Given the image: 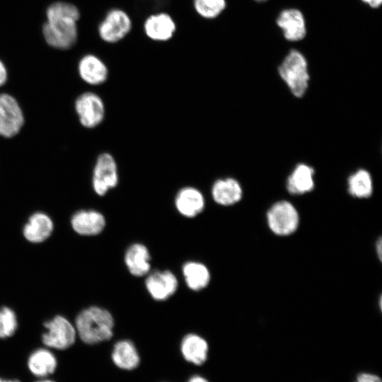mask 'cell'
Here are the masks:
<instances>
[{
  "label": "cell",
  "mask_w": 382,
  "mask_h": 382,
  "mask_svg": "<svg viewBox=\"0 0 382 382\" xmlns=\"http://www.w3.org/2000/svg\"><path fill=\"white\" fill-rule=\"evenodd\" d=\"M114 323L109 311L93 306L78 313L74 325L77 336L83 342L96 345L108 341L112 337Z\"/></svg>",
  "instance_id": "2"
},
{
  "label": "cell",
  "mask_w": 382,
  "mask_h": 382,
  "mask_svg": "<svg viewBox=\"0 0 382 382\" xmlns=\"http://www.w3.org/2000/svg\"><path fill=\"white\" fill-rule=\"evenodd\" d=\"M146 288L156 301H165L177 291L178 282L169 270H157L150 273L145 281Z\"/></svg>",
  "instance_id": "10"
},
{
  "label": "cell",
  "mask_w": 382,
  "mask_h": 382,
  "mask_svg": "<svg viewBox=\"0 0 382 382\" xmlns=\"http://www.w3.org/2000/svg\"><path fill=\"white\" fill-rule=\"evenodd\" d=\"M182 272L187 286L193 291L206 288L210 282V272L201 262L189 261L184 264Z\"/></svg>",
  "instance_id": "23"
},
{
  "label": "cell",
  "mask_w": 382,
  "mask_h": 382,
  "mask_svg": "<svg viewBox=\"0 0 382 382\" xmlns=\"http://www.w3.org/2000/svg\"><path fill=\"white\" fill-rule=\"evenodd\" d=\"M197 13L205 18L217 17L225 8V0H194Z\"/></svg>",
  "instance_id": "26"
},
{
  "label": "cell",
  "mask_w": 382,
  "mask_h": 382,
  "mask_svg": "<svg viewBox=\"0 0 382 382\" xmlns=\"http://www.w3.org/2000/svg\"><path fill=\"white\" fill-rule=\"evenodd\" d=\"M44 327L45 331L42 335V342L50 349L65 350L76 342L75 325L63 316H55L45 322Z\"/></svg>",
  "instance_id": "4"
},
{
  "label": "cell",
  "mask_w": 382,
  "mask_h": 382,
  "mask_svg": "<svg viewBox=\"0 0 382 382\" xmlns=\"http://www.w3.org/2000/svg\"><path fill=\"white\" fill-rule=\"evenodd\" d=\"M78 71L81 79L92 86L103 83L108 76V69L105 64L93 54L85 55L80 59Z\"/></svg>",
  "instance_id": "17"
},
{
  "label": "cell",
  "mask_w": 382,
  "mask_h": 382,
  "mask_svg": "<svg viewBox=\"0 0 382 382\" xmlns=\"http://www.w3.org/2000/svg\"><path fill=\"white\" fill-rule=\"evenodd\" d=\"M25 122L18 100L8 93L0 94V136L11 138L19 133Z\"/></svg>",
  "instance_id": "8"
},
{
  "label": "cell",
  "mask_w": 382,
  "mask_h": 382,
  "mask_svg": "<svg viewBox=\"0 0 382 382\" xmlns=\"http://www.w3.org/2000/svg\"><path fill=\"white\" fill-rule=\"evenodd\" d=\"M111 358L117 367L126 371L136 369L140 363L138 350L129 340H119L114 345Z\"/></svg>",
  "instance_id": "22"
},
{
  "label": "cell",
  "mask_w": 382,
  "mask_h": 382,
  "mask_svg": "<svg viewBox=\"0 0 382 382\" xmlns=\"http://www.w3.org/2000/svg\"><path fill=\"white\" fill-rule=\"evenodd\" d=\"M180 352L185 361L200 366L207 359L209 345L202 336L189 333L185 335L181 341Z\"/></svg>",
  "instance_id": "18"
},
{
  "label": "cell",
  "mask_w": 382,
  "mask_h": 382,
  "mask_svg": "<svg viewBox=\"0 0 382 382\" xmlns=\"http://www.w3.org/2000/svg\"><path fill=\"white\" fill-rule=\"evenodd\" d=\"M92 187L96 195L104 196L119 183L118 167L114 156L108 152L96 158L92 174Z\"/></svg>",
  "instance_id": "6"
},
{
  "label": "cell",
  "mask_w": 382,
  "mask_h": 382,
  "mask_svg": "<svg viewBox=\"0 0 382 382\" xmlns=\"http://www.w3.org/2000/svg\"><path fill=\"white\" fill-rule=\"evenodd\" d=\"M187 382H209L207 378L200 375H194Z\"/></svg>",
  "instance_id": "30"
},
{
  "label": "cell",
  "mask_w": 382,
  "mask_h": 382,
  "mask_svg": "<svg viewBox=\"0 0 382 382\" xmlns=\"http://www.w3.org/2000/svg\"><path fill=\"white\" fill-rule=\"evenodd\" d=\"M349 193L357 198L369 197L373 192L371 175L365 169H359L351 174L347 180Z\"/></svg>",
  "instance_id": "24"
},
{
  "label": "cell",
  "mask_w": 382,
  "mask_h": 382,
  "mask_svg": "<svg viewBox=\"0 0 382 382\" xmlns=\"http://www.w3.org/2000/svg\"><path fill=\"white\" fill-rule=\"evenodd\" d=\"M278 72L294 96L300 98L305 94L310 76L307 60L301 52L290 50L279 66Z\"/></svg>",
  "instance_id": "3"
},
{
  "label": "cell",
  "mask_w": 382,
  "mask_h": 382,
  "mask_svg": "<svg viewBox=\"0 0 382 382\" xmlns=\"http://www.w3.org/2000/svg\"><path fill=\"white\" fill-rule=\"evenodd\" d=\"M354 382H382L381 378L375 374L361 372L357 374Z\"/></svg>",
  "instance_id": "27"
},
{
  "label": "cell",
  "mask_w": 382,
  "mask_h": 382,
  "mask_svg": "<svg viewBox=\"0 0 382 382\" xmlns=\"http://www.w3.org/2000/svg\"><path fill=\"white\" fill-rule=\"evenodd\" d=\"M0 382H21V381L16 378H6L4 377H0Z\"/></svg>",
  "instance_id": "32"
},
{
  "label": "cell",
  "mask_w": 382,
  "mask_h": 382,
  "mask_svg": "<svg viewBox=\"0 0 382 382\" xmlns=\"http://www.w3.org/2000/svg\"><path fill=\"white\" fill-rule=\"evenodd\" d=\"M54 231L51 217L42 212L32 214L23 228L25 240L32 243H40L48 239Z\"/></svg>",
  "instance_id": "13"
},
{
  "label": "cell",
  "mask_w": 382,
  "mask_h": 382,
  "mask_svg": "<svg viewBox=\"0 0 382 382\" xmlns=\"http://www.w3.org/2000/svg\"><path fill=\"white\" fill-rule=\"evenodd\" d=\"M381 244H382V242H381V239L380 238L376 243L377 253L380 260H381Z\"/></svg>",
  "instance_id": "31"
},
{
  "label": "cell",
  "mask_w": 382,
  "mask_h": 382,
  "mask_svg": "<svg viewBox=\"0 0 382 382\" xmlns=\"http://www.w3.org/2000/svg\"><path fill=\"white\" fill-rule=\"evenodd\" d=\"M74 109L80 124L87 129H93L102 123L105 108L101 97L96 93L86 91L75 100Z\"/></svg>",
  "instance_id": "7"
},
{
  "label": "cell",
  "mask_w": 382,
  "mask_h": 382,
  "mask_svg": "<svg viewBox=\"0 0 382 382\" xmlns=\"http://www.w3.org/2000/svg\"><path fill=\"white\" fill-rule=\"evenodd\" d=\"M105 222L103 214L94 209L79 210L71 218L73 230L84 236L98 235L105 228Z\"/></svg>",
  "instance_id": "11"
},
{
  "label": "cell",
  "mask_w": 382,
  "mask_h": 382,
  "mask_svg": "<svg viewBox=\"0 0 382 382\" xmlns=\"http://www.w3.org/2000/svg\"><path fill=\"white\" fill-rule=\"evenodd\" d=\"M132 21L129 16L120 9H112L105 16L98 27L103 40L115 43L122 40L131 30Z\"/></svg>",
  "instance_id": "9"
},
{
  "label": "cell",
  "mask_w": 382,
  "mask_h": 382,
  "mask_svg": "<svg viewBox=\"0 0 382 382\" xmlns=\"http://www.w3.org/2000/svg\"><path fill=\"white\" fill-rule=\"evenodd\" d=\"M35 382H56V381L52 379H50L48 378H39Z\"/></svg>",
  "instance_id": "33"
},
{
  "label": "cell",
  "mask_w": 382,
  "mask_h": 382,
  "mask_svg": "<svg viewBox=\"0 0 382 382\" xmlns=\"http://www.w3.org/2000/svg\"><path fill=\"white\" fill-rule=\"evenodd\" d=\"M151 256L148 248L141 243L132 244L125 254V262L129 272L135 277L147 274L151 268Z\"/></svg>",
  "instance_id": "20"
},
{
  "label": "cell",
  "mask_w": 382,
  "mask_h": 382,
  "mask_svg": "<svg viewBox=\"0 0 382 382\" xmlns=\"http://www.w3.org/2000/svg\"><path fill=\"white\" fill-rule=\"evenodd\" d=\"M276 23L289 41L303 40L306 35V21L303 13L296 8L284 9L279 14Z\"/></svg>",
  "instance_id": "14"
},
{
  "label": "cell",
  "mask_w": 382,
  "mask_h": 382,
  "mask_svg": "<svg viewBox=\"0 0 382 382\" xmlns=\"http://www.w3.org/2000/svg\"><path fill=\"white\" fill-rule=\"evenodd\" d=\"M270 229L276 235L285 236L295 232L299 224V215L292 203L281 200L273 204L267 212Z\"/></svg>",
  "instance_id": "5"
},
{
  "label": "cell",
  "mask_w": 382,
  "mask_h": 382,
  "mask_svg": "<svg viewBox=\"0 0 382 382\" xmlns=\"http://www.w3.org/2000/svg\"><path fill=\"white\" fill-rule=\"evenodd\" d=\"M57 359L52 349L47 347L33 350L28 357L27 367L29 371L38 378H47L57 368Z\"/></svg>",
  "instance_id": "15"
},
{
  "label": "cell",
  "mask_w": 382,
  "mask_h": 382,
  "mask_svg": "<svg viewBox=\"0 0 382 382\" xmlns=\"http://www.w3.org/2000/svg\"><path fill=\"white\" fill-rule=\"evenodd\" d=\"M18 329V320L15 311L8 306L0 308V339L13 336Z\"/></svg>",
  "instance_id": "25"
},
{
  "label": "cell",
  "mask_w": 382,
  "mask_h": 382,
  "mask_svg": "<svg viewBox=\"0 0 382 382\" xmlns=\"http://www.w3.org/2000/svg\"><path fill=\"white\" fill-rule=\"evenodd\" d=\"M256 1H258V2H262V1H265L266 0H255Z\"/></svg>",
  "instance_id": "34"
},
{
  "label": "cell",
  "mask_w": 382,
  "mask_h": 382,
  "mask_svg": "<svg viewBox=\"0 0 382 382\" xmlns=\"http://www.w3.org/2000/svg\"><path fill=\"white\" fill-rule=\"evenodd\" d=\"M175 24L167 13H159L150 16L144 23L146 35L154 40L166 41L172 37Z\"/></svg>",
  "instance_id": "21"
},
{
  "label": "cell",
  "mask_w": 382,
  "mask_h": 382,
  "mask_svg": "<svg viewBox=\"0 0 382 382\" xmlns=\"http://www.w3.org/2000/svg\"><path fill=\"white\" fill-rule=\"evenodd\" d=\"M46 17L42 34L50 46L67 50L75 45L78 35L76 22L80 17L76 6L67 2H54L48 6Z\"/></svg>",
  "instance_id": "1"
},
{
  "label": "cell",
  "mask_w": 382,
  "mask_h": 382,
  "mask_svg": "<svg viewBox=\"0 0 382 382\" xmlns=\"http://www.w3.org/2000/svg\"><path fill=\"white\" fill-rule=\"evenodd\" d=\"M8 79V71L4 62L0 60V86H4Z\"/></svg>",
  "instance_id": "28"
},
{
  "label": "cell",
  "mask_w": 382,
  "mask_h": 382,
  "mask_svg": "<svg viewBox=\"0 0 382 382\" xmlns=\"http://www.w3.org/2000/svg\"><path fill=\"white\" fill-rule=\"evenodd\" d=\"M365 4L374 8L379 7L382 3V0H361Z\"/></svg>",
  "instance_id": "29"
},
{
  "label": "cell",
  "mask_w": 382,
  "mask_h": 382,
  "mask_svg": "<svg viewBox=\"0 0 382 382\" xmlns=\"http://www.w3.org/2000/svg\"><path fill=\"white\" fill-rule=\"evenodd\" d=\"M174 204L180 214L193 218L204 210L205 199L199 190L192 186H185L178 191Z\"/></svg>",
  "instance_id": "12"
},
{
  "label": "cell",
  "mask_w": 382,
  "mask_h": 382,
  "mask_svg": "<svg viewBox=\"0 0 382 382\" xmlns=\"http://www.w3.org/2000/svg\"><path fill=\"white\" fill-rule=\"evenodd\" d=\"M214 201L221 206H231L242 198L243 189L240 183L233 178L217 179L211 188Z\"/></svg>",
  "instance_id": "16"
},
{
  "label": "cell",
  "mask_w": 382,
  "mask_h": 382,
  "mask_svg": "<svg viewBox=\"0 0 382 382\" xmlns=\"http://www.w3.org/2000/svg\"><path fill=\"white\" fill-rule=\"evenodd\" d=\"M314 169L306 164L296 166L288 176L286 187L292 195H303L312 191L315 186Z\"/></svg>",
  "instance_id": "19"
}]
</instances>
